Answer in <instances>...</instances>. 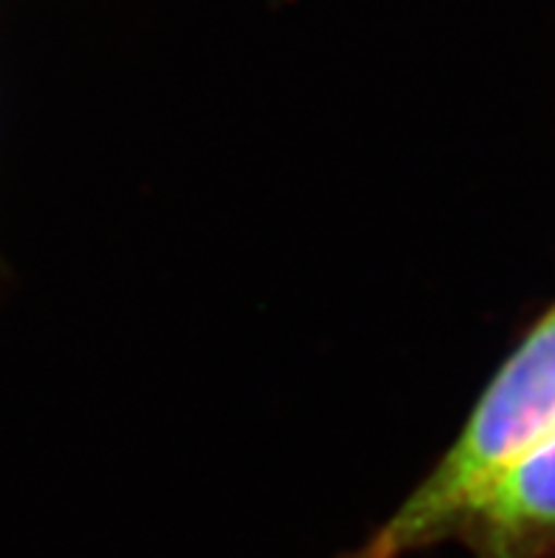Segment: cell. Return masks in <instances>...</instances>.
<instances>
[{
    "label": "cell",
    "mask_w": 555,
    "mask_h": 558,
    "mask_svg": "<svg viewBox=\"0 0 555 558\" xmlns=\"http://www.w3.org/2000/svg\"><path fill=\"white\" fill-rule=\"evenodd\" d=\"M454 538L471 558H555V434L479 496Z\"/></svg>",
    "instance_id": "obj_2"
},
{
    "label": "cell",
    "mask_w": 555,
    "mask_h": 558,
    "mask_svg": "<svg viewBox=\"0 0 555 558\" xmlns=\"http://www.w3.org/2000/svg\"><path fill=\"white\" fill-rule=\"evenodd\" d=\"M555 434V304L496 372L462 434L377 531L340 558H406L448 542L505 471Z\"/></svg>",
    "instance_id": "obj_1"
}]
</instances>
